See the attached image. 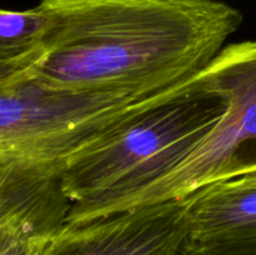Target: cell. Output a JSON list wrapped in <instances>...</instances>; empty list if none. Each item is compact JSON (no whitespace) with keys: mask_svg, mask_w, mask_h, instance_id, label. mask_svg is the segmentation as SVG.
Returning <instances> with one entry per match:
<instances>
[{"mask_svg":"<svg viewBox=\"0 0 256 255\" xmlns=\"http://www.w3.org/2000/svg\"><path fill=\"white\" fill-rule=\"evenodd\" d=\"M42 49L28 72L44 84L142 100L204 70L242 26L222 0H40ZM19 75V74H18Z\"/></svg>","mask_w":256,"mask_h":255,"instance_id":"1","label":"cell"},{"mask_svg":"<svg viewBox=\"0 0 256 255\" xmlns=\"http://www.w3.org/2000/svg\"><path fill=\"white\" fill-rule=\"evenodd\" d=\"M228 100L192 80L132 102L68 159L69 222L108 215L175 169L222 120Z\"/></svg>","mask_w":256,"mask_h":255,"instance_id":"2","label":"cell"},{"mask_svg":"<svg viewBox=\"0 0 256 255\" xmlns=\"http://www.w3.org/2000/svg\"><path fill=\"white\" fill-rule=\"evenodd\" d=\"M135 102L124 92L52 86L29 74L0 80V164L62 174L68 159Z\"/></svg>","mask_w":256,"mask_h":255,"instance_id":"3","label":"cell"},{"mask_svg":"<svg viewBox=\"0 0 256 255\" xmlns=\"http://www.w3.org/2000/svg\"><path fill=\"white\" fill-rule=\"evenodd\" d=\"M190 80L222 95L225 115L172 172L108 215L185 199L206 185L256 172V40L228 44Z\"/></svg>","mask_w":256,"mask_h":255,"instance_id":"4","label":"cell"},{"mask_svg":"<svg viewBox=\"0 0 256 255\" xmlns=\"http://www.w3.org/2000/svg\"><path fill=\"white\" fill-rule=\"evenodd\" d=\"M189 232L184 199L69 222L49 255H175Z\"/></svg>","mask_w":256,"mask_h":255,"instance_id":"5","label":"cell"},{"mask_svg":"<svg viewBox=\"0 0 256 255\" xmlns=\"http://www.w3.org/2000/svg\"><path fill=\"white\" fill-rule=\"evenodd\" d=\"M72 202L62 172L22 164H0V225L56 238L69 222Z\"/></svg>","mask_w":256,"mask_h":255,"instance_id":"6","label":"cell"},{"mask_svg":"<svg viewBox=\"0 0 256 255\" xmlns=\"http://www.w3.org/2000/svg\"><path fill=\"white\" fill-rule=\"evenodd\" d=\"M184 200L192 239L256 242V172L206 185Z\"/></svg>","mask_w":256,"mask_h":255,"instance_id":"7","label":"cell"},{"mask_svg":"<svg viewBox=\"0 0 256 255\" xmlns=\"http://www.w3.org/2000/svg\"><path fill=\"white\" fill-rule=\"evenodd\" d=\"M48 16L39 6L0 10V80L28 72L40 55Z\"/></svg>","mask_w":256,"mask_h":255,"instance_id":"8","label":"cell"},{"mask_svg":"<svg viewBox=\"0 0 256 255\" xmlns=\"http://www.w3.org/2000/svg\"><path fill=\"white\" fill-rule=\"evenodd\" d=\"M175 255H256V242H199L186 236Z\"/></svg>","mask_w":256,"mask_h":255,"instance_id":"9","label":"cell"},{"mask_svg":"<svg viewBox=\"0 0 256 255\" xmlns=\"http://www.w3.org/2000/svg\"></svg>","mask_w":256,"mask_h":255,"instance_id":"10","label":"cell"}]
</instances>
